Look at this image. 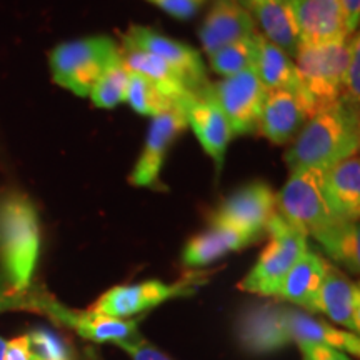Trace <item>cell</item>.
Instances as JSON below:
<instances>
[{"label":"cell","instance_id":"cell-1","mask_svg":"<svg viewBox=\"0 0 360 360\" xmlns=\"http://www.w3.org/2000/svg\"><path fill=\"white\" fill-rule=\"evenodd\" d=\"M321 180L322 170L290 172L285 186L276 195L277 212L305 236L317 238L332 259L345 264L357 254L359 227L332 212L323 199Z\"/></svg>","mask_w":360,"mask_h":360},{"label":"cell","instance_id":"cell-2","mask_svg":"<svg viewBox=\"0 0 360 360\" xmlns=\"http://www.w3.org/2000/svg\"><path fill=\"white\" fill-rule=\"evenodd\" d=\"M360 142L359 110L337 101L310 117L285 155L290 172L323 170L357 154Z\"/></svg>","mask_w":360,"mask_h":360},{"label":"cell","instance_id":"cell-3","mask_svg":"<svg viewBox=\"0 0 360 360\" xmlns=\"http://www.w3.org/2000/svg\"><path fill=\"white\" fill-rule=\"evenodd\" d=\"M40 254V224L32 200L20 192L0 195V265L13 294L30 287Z\"/></svg>","mask_w":360,"mask_h":360},{"label":"cell","instance_id":"cell-4","mask_svg":"<svg viewBox=\"0 0 360 360\" xmlns=\"http://www.w3.org/2000/svg\"><path fill=\"white\" fill-rule=\"evenodd\" d=\"M49 60L53 82L75 96L87 97L97 80L122 62V51L114 39L96 35L57 45Z\"/></svg>","mask_w":360,"mask_h":360},{"label":"cell","instance_id":"cell-5","mask_svg":"<svg viewBox=\"0 0 360 360\" xmlns=\"http://www.w3.org/2000/svg\"><path fill=\"white\" fill-rule=\"evenodd\" d=\"M349 39L335 42L300 45L294 57L300 96L310 115L340 101L344 75L349 62Z\"/></svg>","mask_w":360,"mask_h":360},{"label":"cell","instance_id":"cell-6","mask_svg":"<svg viewBox=\"0 0 360 360\" xmlns=\"http://www.w3.org/2000/svg\"><path fill=\"white\" fill-rule=\"evenodd\" d=\"M265 231L270 236L269 244L238 287L264 297H277L289 270L309 250L307 236L278 212L272 215Z\"/></svg>","mask_w":360,"mask_h":360},{"label":"cell","instance_id":"cell-7","mask_svg":"<svg viewBox=\"0 0 360 360\" xmlns=\"http://www.w3.org/2000/svg\"><path fill=\"white\" fill-rule=\"evenodd\" d=\"M210 90L227 117L232 134H250L259 127V117L269 90L260 82L254 67L224 77Z\"/></svg>","mask_w":360,"mask_h":360},{"label":"cell","instance_id":"cell-8","mask_svg":"<svg viewBox=\"0 0 360 360\" xmlns=\"http://www.w3.org/2000/svg\"><path fill=\"white\" fill-rule=\"evenodd\" d=\"M122 47L148 52L152 56L160 57L162 60L177 69L187 79L193 94H200L205 89H209L205 79L204 60H202L200 53L191 45L179 42V40L170 39L167 35H162L150 27L142 25L130 27L122 35Z\"/></svg>","mask_w":360,"mask_h":360},{"label":"cell","instance_id":"cell-9","mask_svg":"<svg viewBox=\"0 0 360 360\" xmlns=\"http://www.w3.org/2000/svg\"><path fill=\"white\" fill-rule=\"evenodd\" d=\"M276 212V195L272 188L267 184L255 182L238 188L224 200L212 215V224L229 225L259 238Z\"/></svg>","mask_w":360,"mask_h":360},{"label":"cell","instance_id":"cell-10","mask_svg":"<svg viewBox=\"0 0 360 360\" xmlns=\"http://www.w3.org/2000/svg\"><path fill=\"white\" fill-rule=\"evenodd\" d=\"M184 129H187L184 109H172L152 117L146 146L130 174V184L137 187L155 186L169 147Z\"/></svg>","mask_w":360,"mask_h":360},{"label":"cell","instance_id":"cell-11","mask_svg":"<svg viewBox=\"0 0 360 360\" xmlns=\"http://www.w3.org/2000/svg\"><path fill=\"white\" fill-rule=\"evenodd\" d=\"M191 290L184 283H164L160 281H147L134 285H117L107 290L96 304L92 312L107 317L125 319L155 307L172 297L186 294Z\"/></svg>","mask_w":360,"mask_h":360},{"label":"cell","instance_id":"cell-12","mask_svg":"<svg viewBox=\"0 0 360 360\" xmlns=\"http://www.w3.org/2000/svg\"><path fill=\"white\" fill-rule=\"evenodd\" d=\"M184 114L187 119V127H191L197 135L207 155L212 157L219 169L222 167L225 150L233 134L227 117L215 102L212 90L205 89L204 92L188 98L184 105Z\"/></svg>","mask_w":360,"mask_h":360},{"label":"cell","instance_id":"cell-13","mask_svg":"<svg viewBox=\"0 0 360 360\" xmlns=\"http://www.w3.org/2000/svg\"><path fill=\"white\" fill-rule=\"evenodd\" d=\"M236 330L242 347L255 355L276 352L290 344L282 323V305L276 302L247 305Z\"/></svg>","mask_w":360,"mask_h":360},{"label":"cell","instance_id":"cell-14","mask_svg":"<svg viewBox=\"0 0 360 360\" xmlns=\"http://www.w3.org/2000/svg\"><path fill=\"white\" fill-rule=\"evenodd\" d=\"M310 110L299 92L269 90L259 117V130L274 143H287L297 137L310 119Z\"/></svg>","mask_w":360,"mask_h":360},{"label":"cell","instance_id":"cell-15","mask_svg":"<svg viewBox=\"0 0 360 360\" xmlns=\"http://www.w3.org/2000/svg\"><path fill=\"white\" fill-rule=\"evenodd\" d=\"M257 34L254 17L238 0H215L199 30L202 49L212 53L237 40Z\"/></svg>","mask_w":360,"mask_h":360},{"label":"cell","instance_id":"cell-16","mask_svg":"<svg viewBox=\"0 0 360 360\" xmlns=\"http://www.w3.org/2000/svg\"><path fill=\"white\" fill-rule=\"evenodd\" d=\"M300 45L347 39V25L339 0H290Z\"/></svg>","mask_w":360,"mask_h":360},{"label":"cell","instance_id":"cell-17","mask_svg":"<svg viewBox=\"0 0 360 360\" xmlns=\"http://www.w3.org/2000/svg\"><path fill=\"white\" fill-rule=\"evenodd\" d=\"M323 199L337 217L355 222L360 214V159L359 152L322 170Z\"/></svg>","mask_w":360,"mask_h":360},{"label":"cell","instance_id":"cell-18","mask_svg":"<svg viewBox=\"0 0 360 360\" xmlns=\"http://www.w3.org/2000/svg\"><path fill=\"white\" fill-rule=\"evenodd\" d=\"M37 305L47 310L52 317L74 327L85 339L119 344V342H130L141 337L137 334V322L135 321L107 317V315L96 314L92 310L72 312V310H67L62 305L56 304L53 300H39Z\"/></svg>","mask_w":360,"mask_h":360},{"label":"cell","instance_id":"cell-19","mask_svg":"<svg viewBox=\"0 0 360 360\" xmlns=\"http://www.w3.org/2000/svg\"><path fill=\"white\" fill-rule=\"evenodd\" d=\"M315 312L326 314L340 326L359 332L360 328V292L359 285L344 274L327 264L326 276L319 290Z\"/></svg>","mask_w":360,"mask_h":360},{"label":"cell","instance_id":"cell-20","mask_svg":"<svg viewBox=\"0 0 360 360\" xmlns=\"http://www.w3.org/2000/svg\"><path fill=\"white\" fill-rule=\"evenodd\" d=\"M282 323L290 342L328 345V347H334L337 350H347L354 355L360 354V342L357 335L342 332L339 328L302 312V310L282 305Z\"/></svg>","mask_w":360,"mask_h":360},{"label":"cell","instance_id":"cell-21","mask_svg":"<svg viewBox=\"0 0 360 360\" xmlns=\"http://www.w3.org/2000/svg\"><path fill=\"white\" fill-rule=\"evenodd\" d=\"M120 51H122L124 65L130 72H135V74L143 75V77L150 80L180 109H184L188 98L195 96L187 79L177 69H174L165 60H162L160 57L137 51V49L122 47Z\"/></svg>","mask_w":360,"mask_h":360},{"label":"cell","instance_id":"cell-22","mask_svg":"<svg viewBox=\"0 0 360 360\" xmlns=\"http://www.w3.org/2000/svg\"><path fill=\"white\" fill-rule=\"evenodd\" d=\"M259 22L262 35L281 49L290 58L295 57L300 47L299 29H297L290 0H264V2H242Z\"/></svg>","mask_w":360,"mask_h":360},{"label":"cell","instance_id":"cell-23","mask_svg":"<svg viewBox=\"0 0 360 360\" xmlns=\"http://www.w3.org/2000/svg\"><path fill=\"white\" fill-rule=\"evenodd\" d=\"M257 238L229 225L212 224L204 233L192 237L182 254V260L187 267H202L212 264L229 252L240 250Z\"/></svg>","mask_w":360,"mask_h":360},{"label":"cell","instance_id":"cell-24","mask_svg":"<svg viewBox=\"0 0 360 360\" xmlns=\"http://www.w3.org/2000/svg\"><path fill=\"white\" fill-rule=\"evenodd\" d=\"M326 270V260L315 252L307 250L283 278L277 297L315 312V304H317Z\"/></svg>","mask_w":360,"mask_h":360},{"label":"cell","instance_id":"cell-25","mask_svg":"<svg viewBox=\"0 0 360 360\" xmlns=\"http://www.w3.org/2000/svg\"><path fill=\"white\" fill-rule=\"evenodd\" d=\"M254 70L267 90L285 89L300 94L294 60L260 32L255 35Z\"/></svg>","mask_w":360,"mask_h":360},{"label":"cell","instance_id":"cell-26","mask_svg":"<svg viewBox=\"0 0 360 360\" xmlns=\"http://www.w3.org/2000/svg\"><path fill=\"white\" fill-rule=\"evenodd\" d=\"M125 102L129 103L137 114L155 117L164 112L180 109L179 105L170 101L162 90L143 77V75L130 72L127 94H125Z\"/></svg>","mask_w":360,"mask_h":360},{"label":"cell","instance_id":"cell-27","mask_svg":"<svg viewBox=\"0 0 360 360\" xmlns=\"http://www.w3.org/2000/svg\"><path fill=\"white\" fill-rule=\"evenodd\" d=\"M257 35V34H255ZM255 35L249 39L225 45L212 53H209L210 67L215 74L222 77H231L238 72H244L254 67L255 60Z\"/></svg>","mask_w":360,"mask_h":360},{"label":"cell","instance_id":"cell-28","mask_svg":"<svg viewBox=\"0 0 360 360\" xmlns=\"http://www.w3.org/2000/svg\"><path fill=\"white\" fill-rule=\"evenodd\" d=\"M129 79L130 70L124 65V62L110 67L90 90L89 97L92 98L94 105L101 107V109H114L125 102Z\"/></svg>","mask_w":360,"mask_h":360},{"label":"cell","instance_id":"cell-29","mask_svg":"<svg viewBox=\"0 0 360 360\" xmlns=\"http://www.w3.org/2000/svg\"><path fill=\"white\" fill-rule=\"evenodd\" d=\"M32 360H72L70 350L62 337L49 328L37 327L27 334Z\"/></svg>","mask_w":360,"mask_h":360},{"label":"cell","instance_id":"cell-30","mask_svg":"<svg viewBox=\"0 0 360 360\" xmlns=\"http://www.w3.org/2000/svg\"><path fill=\"white\" fill-rule=\"evenodd\" d=\"M360 96V40L357 34H352L349 39V62L344 75V87H342L340 102L359 110Z\"/></svg>","mask_w":360,"mask_h":360},{"label":"cell","instance_id":"cell-31","mask_svg":"<svg viewBox=\"0 0 360 360\" xmlns=\"http://www.w3.org/2000/svg\"><path fill=\"white\" fill-rule=\"evenodd\" d=\"M148 2L170 13L175 19L187 20L200 11L205 0H148Z\"/></svg>","mask_w":360,"mask_h":360},{"label":"cell","instance_id":"cell-32","mask_svg":"<svg viewBox=\"0 0 360 360\" xmlns=\"http://www.w3.org/2000/svg\"><path fill=\"white\" fill-rule=\"evenodd\" d=\"M115 345L117 347L124 349L132 360H172L165 354H162L159 349L154 347V345L143 340L142 337H137V339L130 342H119V344Z\"/></svg>","mask_w":360,"mask_h":360},{"label":"cell","instance_id":"cell-33","mask_svg":"<svg viewBox=\"0 0 360 360\" xmlns=\"http://www.w3.org/2000/svg\"><path fill=\"white\" fill-rule=\"evenodd\" d=\"M299 347L304 360H350L340 350L328 347V345L307 344V342H304V344H299Z\"/></svg>","mask_w":360,"mask_h":360},{"label":"cell","instance_id":"cell-34","mask_svg":"<svg viewBox=\"0 0 360 360\" xmlns=\"http://www.w3.org/2000/svg\"><path fill=\"white\" fill-rule=\"evenodd\" d=\"M4 360H32L27 334L13 337L12 340L7 342L6 350H4Z\"/></svg>","mask_w":360,"mask_h":360},{"label":"cell","instance_id":"cell-35","mask_svg":"<svg viewBox=\"0 0 360 360\" xmlns=\"http://www.w3.org/2000/svg\"><path fill=\"white\" fill-rule=\"evenodd\" d=\"M339 4L344 12L347 32L352 35L357 30L360 20V0H339Z\"/></svg>","mask_w":360,"mask_h":360},{"label":"cell","instance_id":"cell-36","mask_svg":"<svg viewBox=\"0 0 360 360\" xmlns=\"http://www.w3.org/2000/svg\"><path fill=\"white\" fill-rule=\"evenodd\" d=\"M8 304H12L11 300H8V297H6V295H0V310L6 309V307H8Z\"/></svg>","mask_w":360,"mask_h":360},{"label":"cell","instance_id":"cell-37","mask_svg":"<svg viewBox=\"0 0 360 360\" xmlns=\"http://www.w3.org/2000/svg\"><path fill=\"white\" fill-rule=\"evenodd\" d=\"M6 344L7 342L0 337V360H4V350H6Z\"/></svg>","mask_w":360,"mask_h":360},{"label":"cell","instance_id":"cell-38","mask_svg":"<svg viewBox=\"0 0 360 360\" xmlns=\"http://www.w3.org/2000/svg\"><path fill=\"white\" fill-rule=\"evenodd\" d=\"M242 2H264V0H242Z\"/></svg>","mask_w":360,"mask_h":360}]
</instances>
